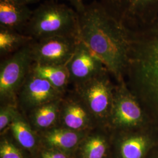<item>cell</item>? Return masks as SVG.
<instances>
[{
	"mask_svg": "<svg viewBox=\"0 0 158 158\" xmlns=\"http://www.w3.org/2000/svg\"><path fill=\"white\" fill-rule=\"evenodd\" d=\"M9 131L20 147L31 153H37L40 147L38 134L19 111L14 119Z\"/></svg>",
	"mask_w": 158,
	"mask_h": 158,
	"instance_id": "e0dca14e",
	"label": "cell"
},
{
	"mask_svg": "<svg viewBox=\"0 0 158 158\" xmlns=\"http://www.w3.org/2000/svg\"><path fill=\"white\" fill-rule=\"evenodd\" d=\"M79 14V40L102 61L118 83L125 81L132 31L112 17L100 1L85 5Z\"/></svg>",
	"mask_w": 158,
	"mask_h": 158,
	"instance_id": "6da1fadb",
	"label": "cell"
},
{
	"mask_svg": "<svg viewBox=\"0 0 158 158\" xmlns=\"http://www.w3.org/2000/svg\"><path fill=\"white\" fill-rule=\"evenodd\" d=\"M30 44L6 57L1 62V105L11 104L17 106L18 93L34 63L31 55Z\"/></svg>",
	"mask_w": 158,
	"mask_h": 158,
	"instance_id": "5b68a950",
	"label": "cell"
},
{
	"mask_svg": "<svg viewBox=\"0 0 158 158\" xmlns=\"http://www.w3.org/2000/svg\"><path fill=\"white\" fill-rule=\"evenodd\" d=\"M62 100L46 103L29 111L27 119L35 132L39 133L59 125Z\"/></svg>",
	"mask_w": 158,
	"mask_h": 158,
	"instance_id": "2e32d148",
	"label": "cell"
},
{
	"mask_svg": "<svg viewBox=\"0 0 158 158\" xmlns=\"http://www.w3.org/2000/svg\"><path fill=\"white\" fill-rule=\"evenodd\" d=\"M91 131L79 144L74 154V158H105L108 149L107 136L105 134L107 129Z\"/></svg>",
	"mask_w": 158,
	"mask_h": 158,
	"instance_id": "9a60e30c",
	"label": "cell"
},
{
	"mask_svg": "<svg viewBox=\"0 0 158 158\" xmlns=\"http://www.w3.org/2000/svg\"><path fill=\"white\" fill-rule=\"evenodd\" d=\"M90 131H76L57 126L38 134L41 147L56 149L74 157L79 144Z\"/></svg>",
	"mask_w": 158,
	"mask_h": 158,
	"instance_id": "7c38bea8",
	"label": "cell"
},
{
	"mask_svg": "<svg viewBox=\"0 0 158 158\" xmlns=\"http://www.w3.org/2000/svg\"><path fill=\"white\" fill-rule=\"evenodd\" d=\"M76 131H90L99 127L85 103L75 93L63 97L59 125Z\"/></svg>",
	"mask_w": 158,
	"mask_h": 158,
	"instance_id": "8fae6325",
	"label": "cell"
},
{
	"mask_svg": "<svg viewBox=\"0 0 158 158\" xmlns=\"http://www.w3.org/2000/svg\"><path fill=\"white\" fill-rule=\"evenodd\" d=\"M126 77L150 126L158 132V19L132 31Z\"/></svg>",
	"mask_w": 158,
	"mask_h": 158,
	"instance_id": "7a4b0ae2",
	"label": "cell"
},
{
	"mask_svg": "<svg viewBox=\"0 0 158 158\" xmlns=\"http://www.w3.org/2000/svg\"><path fill=\"white\" fill-rule=\"evenodd\" d=\"M69 1L72 6H73L74 10L78 13H80L85 10V0H66Z\"/></svg>",
	"mask_w": 158,
	"mask_h": 158,
	"instance_id": "603a6c76",
	"label": "cell"
},
{
	"mask_svg": "<svg viewBox=\"0 0 158 158\" xmlns=\"http://www.w3.org/2000/svg\"><path fill=\"white\" fill-rule=\"evenodd\" d=\"M63 95L48 80L31 70L18 93L17 104L21 109L29 112L42 105L62 98Z\"/></svg>",
	"mask_w": 158,
	"mask_h": 158,
	"instance_id": "9c48e42d",
	"label": "cell"
},
{
	"mask_svg": "<svg viewBox=\"0 0 158 158\" xmlns=\"http://www.w3.org/2000/svg\"><path fill=\"white\" fill-rule=\"evenodd\" d=\"M108 72L75 86V93L89 110L99 127L106 128L113 106L114 86ZM107 129V128H106Z\"/></svg>",
	"mask_w": 158,
	"mask_h": 158,
	"instance_id": "8992f818",
	"label": "cell"
},
{
	"mask_svg": "<svg viewBox=\"0 0 158 158\" xmlns=\"http://www.w3.org/2000/svg\"><path fill=\"white\" fill-rule=\"evenodd\" d=\"M23 33L34 40L55 36L79 39V13L63 4L46 1L33 10Z\"/></svg>",
	"mask_w": 158,
	"mask_h": 158,
	"instance_id": "3957f363",
	"label": "cell"
},
{
	"mask_svg": "<svg viewBox=\"0 0 158 158\" xmlns=\"http://www.w3.org/2000/svg\"><path fill=\"white\" fill-rule=\"evenodd\" d=\"M31 70L36 76L48 80L63 94L70 82V74L66 65H40L34 63Z\"/></svg>",
	"mask_w": 158,
	"mask_h": 158,
	"instance_id": "ac0fdd59",
	"label": "cell"
},
{
	"mask_svg": "<svg viewBox=\"0 0 158 158\" xmlns=\"http://www.w3.org/2000/svg\"><path fill=\"white\" fill-rule=\"evenodd\" d=\"M4 1H10V2H14V3L28 6V4H32L35 3H37L40 1V0H4Z\"/></svg>",
	"mask_w": 158,
	"mask_h": 158,
	"instance_id": "cb8c5ba5",
	"label": "cell"
},
{
	"mask_svg": "<svg viewBox=\"0 0 158 158\" xmlns=\"http://www.w3.org/2000/svg\"><path fill=\"white\" fill-rule=\"evenodd\" d=\"M100 2L112 17L132 31L158 19V0H100Z\"/></svg>",
	"mask_w": 158,
	"mask_h": 158,
	"instance_id": "52a82bcc",
	"label": "cell"
},
{
	"mask_svg": "<svg viewBox=\"0 0 158 158\" xmlns=\"http://www.w3.org/2000/svg\"><path fill=\"white\" fill-rule=\"evenodd\" d=\"M19 111L17 105L2 104L0 109V133L1 136L4 135L9 131L15 115Z\"/></svg>",
	"mask_w": 158,
	"mask_h": 158,
	"instance_id": "ffe728a7",
	"label": "cell"
},
{
	"mask_svg": "<svg viewBox=\"0 0 158 158\" xmlns=\"http://www.w3.org/2000/svg\"><path fill=\"white\" fill-rule=\"evenodd\" d=\"M66 66L70 74V81L74 86L108 72L102 61L79 40Z\"/></svg>",
	"mask_w": 158,
	"mask_h": 158,
	"instance_id": "30bf717a",
	"label": "cell"
},
{
	"mask_svg": "<svg viewBox=\"0 0 158 158\" xmlns=\"http://www.w3.org/2000/svg\"><path fill=\"white\" fill-rule=\"evenodd\" d=\"M140 102L125 81L115 87L113 106L106 128L110 132L151 128Z\"/></svg>",
	"mask_w": 158,
	"mask_h": 158,
	"instance_id": "277c9868",
	"label": "cell"
},
{
	"mask_svg": "<svg viewBox=\"0 0 158 158\" xmlns=\"http://www.w3.org/2000/svg\"><path fill=\"white\" fill-rule=\"evenodd\" d=\"M79 39L55 36L34 40L30 51L34 63L40 65L65 66L73 56Z\"/></svg>",
	"mask_w": 158,
	"mask_h": 158,
	"instance_id": "ba28073f",
	"label": "cell"
},
{
	"mask_svg": "<svg viewBox=\"0 0 158 158\" xmlns=\"http://www.w3.org/2000/svg\"><path fill=\"white\" fill-rule=\"evenodd\" d=\"M152 128L117 132L119 136L118 151L121 158H143L150 139L145 134Z\"/></svg>",
	"mask_w": 158,
	"mask_h": 158,
	"instance_id": "4fadbf2b",
	"label": "cell"
},
{
	"mask_svg": "<svg viewBox=\"0 0 158 158\" xmlns=\"http://www.w3.org/2000/svg\"><path fill=\"white\" fill-rule=\"evenodd\" d=\"M0 158H25L21 149L4 135L0 142Z\"/></svg>",
	"mask_w": 158,
	"mask_h": 158,
	"instance_id": "44dd1931",
	"label": "cell"
},
{
	"mask_svg": "<svg viewBox=\"0 0 158 158\" xmlns=\"http://www.w3.org/2000/svg\"><path fill=\"white\" fill-rule=\"evenodd\" d=\"M32 13L27 5L0 0V27L23 33Z\"/></svg>",
	"mask_w": 158,
	"mask_h": 158,
	"instance_id": "5bb4252c",
	"label": "cell"
},
{
	"mask_svg": "<svg viewBox=\"0 0 158 158\" xmlns=\"http://www.w3.org/2000/svg\"><path fill=\"white\" fill-rule=\"evenodd\" d=\"M37 155L38 158H74L61 151L41 146L37 152Z\"/></svg>",
	"mask_w": 158,
	"mask_h": 158,
	"instance_id": "7402d4cb",
	"label": "cell"
},
{
	"mask_svg": "<svg viewBox=\"0 0 158 158\" xmlns=\"http://www.w3.org/2000/svg\"><path fill=\"white\" fill-rule=\"evenodd\" d=\"M34 40L32 37L23 33L0 27L1 56H10L25 46L28 45Z\"/></svg>",
	"mask_w": 158,
	"mask_h": 158,
	"instance_id": "d6986e66",
	"label": "cell"
}]
</instances>
